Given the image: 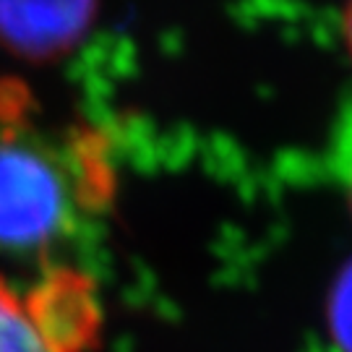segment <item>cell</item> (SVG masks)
I'll return each instance as SVG.
<instances>
[{"mask_svg":"<svg viewBox=\"0 0 352 352\" xmlns=\"http://www.w3.org/2000/svg\"><path fill=\"white\" fill-rule=\"evenodd\" d=\"M81 206L76 180L50 149L0 136V245H50L71 230Z\"/></svg>","mask_w":352,"mask_h":352,"instance_id":"obj_2","label":"cell"},{"mask_svg":"<svg viewBox=\"0 0 352 352\" xmlns=\"http://www.w3.org/2000/svg\"><path fill=\"white\" fill-rule=\"evenodd\" d=\"M97 0H0V45L29 60H52L87 34Z\"/></svg>","mask_w":352,"mask_h":352,"instance_id":"obj_3","label":"cell"},{"mask_svg":"<svg viewBox=\"0 0 352 352\" xmlns=\"http://www.w3.org/2000/svg\"><path fill=\"white\" fill-rule=\"evenodd\" d=\"M342 34H344V45H347V52L352 58V0H347L344 13H342Z\"/></svg>","mask_w":352,"mask_h":352,"instance_id":"obj_6","label":"cell"},{"mask_svg":"<svg viewBox=\"0 0 352 352\" xmlns=\"http://www.w3.org/2000/svg\"><path fill=\"white\" fill-rule=\"evenodd\" d=\"M331 170L352 209V102L342 110L331 136Z\"/></svg>","mask_w":352,"mask_h":352,"instance_id":"obj_4","label":"cell"},{"mask_svg":"<svg viewBox=\"0 0 352 352\" xmlns=\"http://www.w3.org/2000/svg\"><path fill=\"white\" fill-rule=\"evenodd\" d=\"M102 311L94 282L58 266L29 289L0 277V352H91Z\"/></svg>","mask_w":352,"mask_h":352,"instance_id":"obj_1","label":"cell"},{"mask_svg":"<svg viewBox=\"0 0 352 352\" xmlns=\"http://www.w3.org/2000/svg\"><path fill=\"white\" fill-rule=\"evenodd\" d=\"M334 321L337 334L342 337L344 347L352 352V266L344 272V277L337 289V305H334Z\"/></svg>","mask_w":352,"mask_h":352,"instance_id":"obj_5","label":"cell"}]
</instances>
